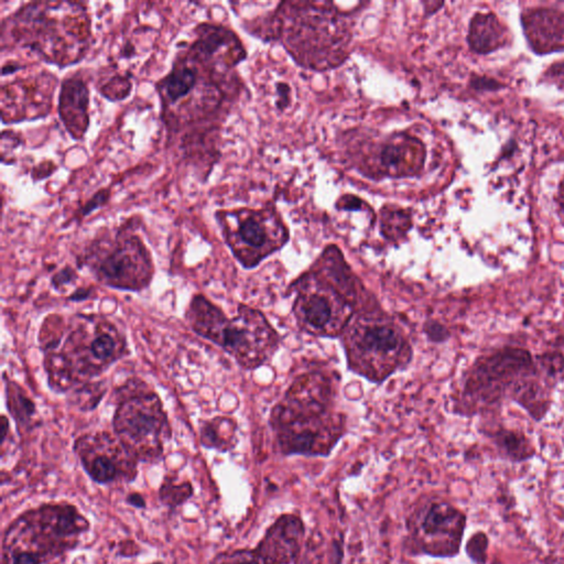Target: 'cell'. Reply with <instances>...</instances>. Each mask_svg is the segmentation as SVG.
<instances>
[{"label": "cell", "mask_w": 564, "mask_h": 564, "mask_svg": "<svg viewBox=\"0 0 564 564\" xmlns=\"http://www.w3.org/2000/svg\"><path fill=\"white\" fill-rule=\"evenodd\" d=\"M63 341L44 343V367L52 389L65 391L73 384L99 376L127 354V340L117 326L97 315H75ZM46 340V341H47Z\"/></svg>", "instance_id": "4"}, {"label": "cell", "mask_w": 564, "mask_h": 564, "mask_svg": "<svg viewBox=\"0 0 564 564\" xmlns=\"http://www.w3.org/2000/svg\"><path fill=\"white\" fill-rule=\"evenodd\" d=\"M293 312L303 332L338 337L366 302V291L335 246L294 283Z\"/></svg>", "instance_id": "3"}, {"label": "cell", "mask_w": 564, "mask_h": 564, "mask_svg": "<svg viewBox=\"0 0 564 564\" xmlns=\"http://www.w3.org/2000/svg\"><path fill=\"white\" fill-rule=\"evenodd\" d=\"M110 197V192L106 188L100 189L80 209V215L86 216L91 213L94 209L99 208L104 204L108 202Z\"/></svg>", "instance_id": "25"}, {"label": "cell", "mask_w": 564, "mask_h": 564, "mask_svg": "<svg viewBox=\"0 0 564 564\" xmlns=\"http://www.w3.org/2000/svg\"><path fill=\"white\" fill-rule=\"evenodd\" d=\"M340 337L349 369L372 382H382L412 358L403 329L376 310L357 313Z\"/></svg>", "instance_id": "8"}, {"label": "cell", "mask_w": 564, "mask_h": 564, "mask_svg": "<svg viewBox=\"0 0 564 564\" xmlns=\"http://www.w3.org/2000/svg\"><path fill=\"white\" fill-rule=\"evenodd\" d=\"M468 40L475 51L485 53L500 47L506 33L495 15L478 14L470 23Z\"/></svg>", "instance_id": "19"}, {"label": "cell", "mask_w": 564, "mask_h": 564, "mask_svg": "<svg viewBox=\"0 0 564 564\" xmlns=\"http://www.w3.org/2000/svg\"><path fill=\"white\" fill-rule=\"evenodd\" d=\"M497 444L505 454L517 460L525 459L533 453L524 436L511 431L499 432Z\"/></svg>", "instance_id": "21"}, {"label": "cell", "mask_w": 564, "mask_h": 564, "mask_svg": "<svg viewBox=\"0 0 564 564\" xmlns=\"http://www.w3.org/2000/svg\"><path fill=\"white\" fill-rule=\"evenodd\" d=\"M74 451L88 476L98 484L131 480L135 476L138 459L108 432L78 437Z\"/></svg>", "instance_id": "13"}, {"label": "cell", "mask_w": 564, "mask_h": 564, "mask_svg": "<svg viewBox=\"0 0 564 564\" xmlns=\"http://www.w3.org/2000/svg\"><path fill=\"white\" fill-rule=\"evenodd\" d=\"M7 387V397H8V406L19 423H26L31 420L34 414V403L24 394L23 391L19 388V386L12 383H6Z\"/></svg>", "instance_id": "20"}, {"label": "cell", "mask_w": 564, "mask_h": 564, "mask_svg": "<svg viewBox=\"0 0 564 564\" xmlns=\"http://www.w3.org/2000/svg\"><path fill=\"white\" fill-rule=\"evenodd\" d=\"M487 536L478 532L467 542L466 552L468 556L477 564H484L487 558Z\"/></svg>", "instance_id": "24"}, {"label": "cell", "mask_w": 564, "mask_h": 564, "mask_svg": "<svg viewBox=\"0 0 564 564\" xmlns=\"http://www.w3.org/2000/svg\"><path fill=\"white\" fill-rule=\"evenodd\" d=\"M152 564H162V563H158V562H156V563H152Z\"/></svg>", "instance_id": "31"}, {"label": "cell", "mask_w": 564, "mask_h": 564, "mask_svg": "<svg viewBox=\"0 0 564 564\" xmlns=\"http://www.w3.org/2000/svg\"><path fill=\"white\" fill-rule=\"evenodd\" d=\"M270 422L283 455L328 456L345 433V419L334 411L333 382L319 372L295 379Z\"/></svg>", "instance_id": "2"}, {"label": "cell", "mask_w": 564, "mask_h": 564, "mask_svg": "<svg viewBox=\"0 0 564 564\" xmlns=\"http://www.w3.org/2000/svg\"><path fill=\"white\" fill-rule=\"evenodd\" d=\"M160 496L164 503L177 506L192 496V487L188 482L172 484L171 479H167L161 487Z\"/></svg>", "instance_id": "22"}, {"label": "cell", "mask_w": 564, "mask_h": 564, "mask_svg": "<svg viewBox=\"0 0 564 564\" xmlns=\"http://www.w3.org/2000/svg\"><path fill=\"white\" fill-rule=\"evenodd\" d=\"M303 520L294 513L281 514L254 549L262 564H296L304 542Z\"/></svg>", "instance_id": "15"}, {"label": "cell", "mask_w": 564, "mask_h": 564, "mask_svg": "<svg viewBox=\"0 0 564 564\" xmlns=\"http://www.w3.org/2000/svg\"><path fill=\"white\" fill-rule=\"evenodd\" d=\"M118 392L112 419L115 435L138 460L160 458L171 436L160 398L139 380H129Z\"/></svg>", "instance_id": "9"}, {"label": "cell", "mask_w": 564, "mask_h": 564, "mask_svg": "<svg viewBox=\"0 0 564 564\" xmlns=\"http://www.w3.org/2000/svg\"><path fill=\"white\" fill-rule=\"evenodd\" d=\"M127 501H128V503H130V505H132L134 507H138V508L144 507V500L138 494L129 495L128 498H127Z\"/></svg>", "instance_id": "28"}, {"label": "cell", "mask_w": 564, "mask_h": 564, "mask_svg": "<svg viewBox=\"0 0 564 564\" xmlns=\"http://www.w3.org/2000/svg\"><path fill=\"white\" fill-rule=\"evenodd\" d=\"M82 263L98 281L120 290L140 291L150 284L154 273L149 250L138 235L123 227L95 239Z\"/></svg>", "instance_id": "10"}, {"label": "cell", "mask_w": 564, "mask_h": 564, "mask_svg": "<svg viewBox=\"0 0 564 564\" xmlns=\"http://www.w3.org/2000/svg\"><path fill=\"white\" fill-rule=\"evenodd\" d=\"M523 25L535 51L564 48V14L552 10L530 11L523 17Z\"/></svg>", "instance_id": "17"}, {"label": "cell", "mask_w": 564, "mask_h": 564, "mask_svg": "<svg viewBox=\"0 0 564 564\" xmlns=\"http://www.w3.org/2000/svg\"><path fill=\"white\" fill-rule=\"evenodd\" d=\"M185 317L199 336L215 343L245 369L265 364L279 347V335L258 310L240 304L228 318L203 295L189 302Z\"/></svg>", "instance_id": "6"}, {"label": "cell", "mask_w": 564, "mask_h": 564, "mask_svg": "<svg viewBox=\"0 0 564 564\" xmlns=\"http://www.w3.org/2000/svg\"><path fill=\"white\" fill-rule=\"evenodd\" d=\"M89 90L78 75L64 78L58 98V115L73 139H82L87 130Z\"/></svg>", "instance_id": "16"}, {"label": "cell", "mask_w": 564, "mask_h": 564, "mask_svg": "<svg viewBox=\"0 0 564 564\" xmlns=\"http://www.w3.org/2000/svg\"><path fill=\"white\" fill-rule=\"evenodd\" d=\"M409 547L413 554L455 556L462 543L466 517L449 502H422L406 520Z\"/></svg>", "instance_id": "12"}, {"label": "cell", "mask_w": 564, "mask_h": 564, "mask_svg": "<svg viewBox=\"0 0 564 564\" xmlns=\"http://www.w3.org/2000/svg\"><path fill=\"white\" fill-rule=\"evenodd\" d=\"M88 527L72 505L50 503L29 510L6 530L1 564H43L74 546Z\"/></svg>", "instance_id": "7"}, {"label": "cell", "mask_w": 564, "mask_h": 564, "mask_svg": "<svg viewBox=\"0 0 564 564\" xmlns=\"http://www.w3.org/2000/svg\"><path fill=\"white\" fill-rule=\"evenodd\" d=\"M76 279V273L72 268H65L57 272L53 279L52 283L54 288H58L61 285H65L72 283Z\"/></svg>", "instance_id": "27"}, {"label": "cell", "mask_w": 564, "mask_h": 564, "mask_svg": "<svg viewBox=\"0 0 564 564\" xmlns=\"http://www.w3.org/2000/svg\"><path fill=\"white\" fill-rule=\"evenodd\" d=\"M531 367L528 352L519 349L500 351L474 367L466 382L465 393L478 401L492 403L505 393L518 373Z\"/></svg>", "instance_id": "14"}, {"label": "cell", "mask_w": 564, "mask_h": 564, "mask_svg": "<svg viewBox=\"0 0 564 564\" xmlns=\"http://www.w3.org/2000/svg\"><path fill=\"white\" fill-rule=\"evenodd\" d=\"M217 221L235 258L250 269L281 249L288 230L271 209L218 212Z\"/></svg>", "instance_id": "11"}, {"label": "cell", "mask_w": 564, "mask_h": 564, "mask_svg": "<svg viewBox=\"0 0 564 564\" xmlns=\"http://www.w3.org/2000/svg\"><path fill=\"white\" fill-rule=\"evenodd\" d=\"M424 154V148L417 140L400 135L383 145L379 159L383 174L395 176L415 173L423 165Z\"/></svg>", "instance_id": "18"}, {"label": "cell", "mask_w": 564, "mask_h": 564, "mask_svg": "<svg viewBox=\"0 0 564 564\" xmlns=\"http://www.w3.org/2000/svg\"><path fill=\"white\" fill-rule=\"evenodd\" d=\"M424 332L426 333L427 337L434 341H442L448 337L447 329L437 322H427L424 325Z\"/></svg>", "instance_id": "26"}, {"label": "cell", "mask_w": 564, "mask_h": 564, "mask_svg": "<svg viewBox=\"0 0 564 564\" xmlns=\"http://www.w3.org/2000/svg\"><path fill=\"white\" fill-rule=\"evenodd\" d=\"M89 295V291L85 289H78L76 290L72 296L69 297L72 301H82L84 299H87Z\"/></svg>", "instance_id": "29"}, {"label": "cell", "mask_w": 564, "mask_h": 564, "mask_svg": "<svg viewBox=\"0 0 564 564\" xmlns=\"http://www.w3.org/2000/svg\"><path fill=\"white\" fill-rule=\"evenodd\" d=\"M213 564H262V561L253 549L219 554L215 557Z\"/></svg>", "instance_id": "23"}, {"label": "cell", "mask_w": 564, "mask_h": 564, "mask_svg": "<svg viewBox=\"0 0 564 564\" xmlns=\"http://www.w3.org/2000/svg\"><path fill=\"white\" fill-rule=\"evenodd\" d=\"M10 23L17 44L58 66L76 63L89 45V17L77 2H31Z\"/></svg>", "instance_id": "5"}, {"label": "cell", "mask_w": 564, "mask_h": 564, "mask_svg": "<svg viewBox=\"0 0 564 564\" xmlns=\"http://www.w3.org/2000/svg\"><path fill=\"white\" fill-rule=\"evenodd\" d=\"M558 200H560V206H561V209L562 212L564 213V181L561 185V188H560V197H558Z\"/></svg>", "instance_id": "30"}, {"label": "cell", "mask_w": 564, "mask_h": 564, "mask_svg": "<svg viewBox=\"0 0 564 564\" xmlns=\"http://www.w3.org/2000/svg\"><path fill=\"white\" fill-rule=\"evenodd\" d=\"M195 33L155 85L162 119L171 134L182 133V145L205 140L228 97L230 72L245 57L240 41L225 26L202 23Z\"/></svg>", "instance_id": "1"}]
</instances>
